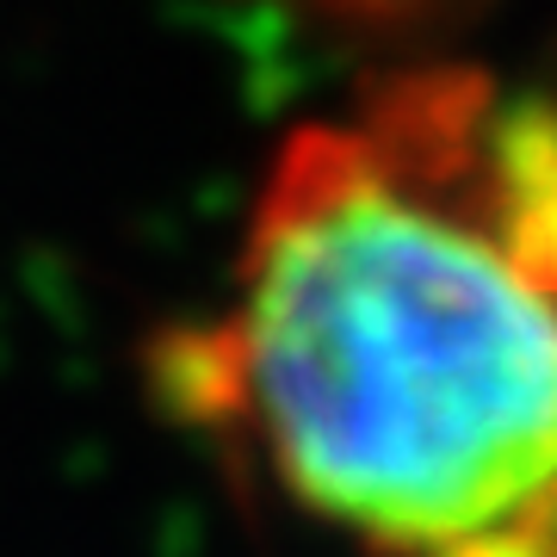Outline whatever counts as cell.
<instances>
[{"mask_svg":"<svg viewBox=\"0 0 557 557\" xmlns=\"http://www.w3.org/2000/svg\"><path fill=\"white\" fill-rule=\"evenodd\" d=\"M242 278L255 421L310 515L440 552L557 478V304L354 131L285 143Z\"/></svg>","mask_w":557,"mask_h":557,"instance_id":"cell-1","label":"cell"},{"mask_svg":"<svg viewBox=\"0 0 557 557\" xmlns=\"http://www.w3.org/2000/svg\"><path fill=\"white\" fill-rule=\"evenodd\" d=\"M143 397L161 421L230 434L255 421V359L236 322H168L143 341Z\"/></svg>","mask_w":557,"mask_h":557,"instance_id":"cell-3","label":"cell"},{"mask_svg":"<svg viewBox=\"0 0 557 557\" xmlns=\"http://www.w3.org/2000/svg\"><path fill=\"white\" fill-rule=\"evenodd\" d=\"M490 112H496V81L483 69H409L366 94V124L354 137L366 143L384 180L471 223Z\"/></svg>","mask_w":557,"mask_h":557,"instance_id":"cell-2","label":"cell"},{"mask_svg":"<svg viewBox=\"0 0 557 557\" xmlns=\"http://www.w3.org/2000/svg\"><path fill=\"white\" fill-rule=\"evenodd\" d=\"M440 557H557V478L533 490L515 515H502V527L490 520L478 533L440 545Z\"/></svg>","mask_w":557,"mask_h":557,"instance_id":"cell-5","label":"cell"},{"mask_svg":"<svg viewBox=\"0 0 557 557\" xmlns=\"http://www.w3.org/2000/svg\"><path fill=\"white\" fill-rule=\"evenodd\" d=\"M508 199H557V87H533L520 100H496L483 124V174H478V211Z\"/></svg>","mask_w":557,"mask_h":557,"instance_id":"cell-4","label":"cell"},{"mask_svg":"<svg viewBox=\"0 0 557 557\" xmlns=\"http://www.w3.org/2000/svg\"><path fill=\"white\" fill-rule=\"evenodd\" d=\"M329 7H341V13H397L409 0H329Z\"/></svg>","mask_w":557,"mask_h":557,"instance_id":"cell-6","label":"cell"}]
</instances>
